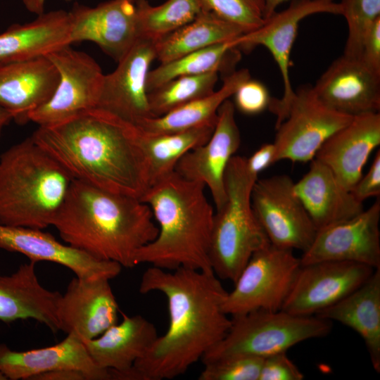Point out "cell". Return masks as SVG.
Here are the masks:
<instances>
[{
	"label": "cell",
	"instance_id": "obj_30",
	"mask_svg": "<svg viewBox=\"0 0 380 380\" xmlns=\"http://www.w3.org/2000/svg\"><path fill=\"white\" fill-rule=\"evenodd\" d=\"M215 126L204 125L173 133L150 134L132 125L134 138L147 163L149 186L174 172L184 154L205 144L210 138Z\"/></svg>",
	"mask_w": 380,
	"mask_h": 380
},
{
	"label": "cell",
	"instance_id": "obj_40",
	"mask_svg": "<svg viewBox=\"0 0 380 380\" xmlns=\"http://www.w3.org/2000/svg\"><path fill=\"white\" fill-rule=\"evenodd\" d=\"M355 198L363 203L370 197L380 196V151L376 153L367 173L360 179L350 191Z\"/></svg>",
	"mask_w": 380,
	"mask_h": 380
},
{
	"label": "cell",
	"instance_id": "obj_38",
	"mask_svg": "<svg viewBox=\"0 0 380 380\" xmlns=\"http://www.w3.org/2000/svg\"><path fill=\"white\" fill-rule=\"evenodd\" d=\"M234 95V106L246 115H256L264 111L272 99L265 85L251 78L243 82Z\"/></svg>",
	"mask_w": 380,
	"mask_h": 380
},
{
	"label": "cell",
	"instance_id": "obj_15",
	"mask_svg": "<svg viewBox=\"0 0 380 380\" xmlns=\"http://www.w3.org/2000/svg\"><path fill=\"white\" fill-rule=\"evenodd\" d=\"M154 59V43L138 39L118 62L117 68L104 75L96 108L136 126L146 119L153 118L149 107L146 82Z\"/></svg>",
	"mask_w": 380,
	"mask_h": 380
},
{
	"label": "cell",
	"instance_id": "obj_24",
	"mask_svg": "<svg viewBox=\"0 0 380 380\" xmlns=\"http://www.w3.org/2000/svg\"><path fill=\"white\" fill-rule=\"evenodd\" d=\"M35 262L20 265L9 275H0V321L32 319L52 332L60 331L58 308L61 293L39 282Z\"/></svg>",
	"mask_w": 380,
	"mask_h": 380
},
{
	"label": "cell",
	"instance_id": "obj_21",
	"mask_svg": "<svg viewBox=\"0 0 380 380\" xmlns=\"http://www.w3.org/2000/svg\"><path fill=\"white\" fill-rule=\"evenodd\" d=\"M0 248L25 255L30 261H49L63 265L81 279H112L121 272L117 262L97 260L43 229L0 224Z\"/></svg>",
	"mask_w": 380,
	"mask_h": 380
},
{
	"label": "cell",
	"instance_id": "obj_45",
	"mask_svg": "<svg viewBox=\"0 0 380 380\" xmlns=\"http://www.w3.org/2000/svg\"><path fill=\"white\" fill-rule=\"evenodd\" d=\"M12 120H13V114L8 110L0 106V138L4 128Z\"/></svg>",
	"mask_w": 380,
	"mask_h": 380
},
{
	"label": "cell",
	"instance_id": "obj_3",
	"mask_svg": "<svg viewBox=\"0 0 380 380\" xmlns=\"http://www.w3.org/2000/svg\"><path fill=\"white\" fill-rule=\"evenodd\" d=\"M153 218L139 198L73 179L52 226L67 244L129 268L137 251L157 236Z\"/></svg>",
	"mask_w": 380,
	"mask_h": 380
},
{
	"label": "cell",
	"instance_id": "obj_42",
	"mask_svg": "<svg viewBox=\"0 0 380 380\" xmlns=\"http://www.w3.org/2000/svg\"><path fill=\"white\" fill-rule=\"evenodd\" d=\"M276 149L273 143L262 144L250 158H246L248 172L258 178V174L276 163Z\"/></svg>",
	"mask_w": 380,
	"mask_h": 380
},
{
	"label": "cell",
	"instance_id": "obj_46",
	"mask_svg": "<svg viewBox=\"0 0 380 380\" xmlns=\"http://www.w3.org/2000/svg\"><path fill=\"white\" fill-rule=\"evenodd\" d=\"M287 0H265V20L271 16L274 12L276 8L283 2Z\"/></svg>",
	"mask_w": 380,
	"mask_h": 380
},
{
	"label": "cell",
	"instance_id": "obj_22",
	"mask_svg": "<svg viewBox=\"0 0 380 380\" xmlns=\"http://www.w3.org/2000/svg\"><path fill=\"white\" fill-rule=\"evenodd\" d=\"M379 144L380 113H365L353 117L332 134L315 158L329 167L341 185L351 191L362 177L371 153Z\"/></svg>",
	"mask_w": 380,
	"mask_h": 380
},
{
	"label": "cell",
	"instance_id": "obj_9",
	"mask_svg": "<svg viewBox=\"0 0 380 380\" xmlns=\"http://www.w3.org/2000/svg\"><path fill=\"white\" fill-rule=\"evenodd\" d=\"M251 200L254 215L272 245L303 253L309 248L317 229L289 176L258 179Z\"/></svg>",
	"mask_w": 380,
	"mask_h": 380
},
{
	"label": "cell",
	"instance_id": "obj_37",
	"mask_svg": "<svg viewBox=\"0 0 380 380\" xmlns=\"http://www.w3.org/2000/svg\"><path fill=\"white\" fill-rule=\"evenodd\" d=\"M263 358L232 356L204 363L199 380H258Z\"/></svg>",
	"mask_w": 380,
	"mask_h": 380
},
{
	"label": "cell",
	"instance_id": "obj_10",
	"mask_svg": "<svg viewBox=\"0 0 380 380\" xmlns=\"http://www.w3.org/2000/svg\"><path fill=\"white\" fill-rule=\"evenodd\" d=\"M46 56L57 69L58 82L51 98L30 113L29 121L51 125L96 108L104 77L96 61L70 45Z\"/></svg>",
	"mask_w": 380,
	"mask_h": 380
},
{
	"label": "cell",
	"instance_id": "obj_17",
	"mask_svg": "<svg viewBox=\"0 0 380 380\" xmlns=\"http://www.w3.org/2000/svg\"><path fill=\"white\" fill-rule=\"evenodd\" d=\"M68 13L70 43L94 42L117 62L139 39L134 0H109L95 7L76 4Z\"/></svg>",
	"mask_w": 380,
	"mask_h": 380
},
{
	"label": "cell",
	"instance_id": "obj_31",
	"mask_svg": "<svg viewBox=\"0 0 380 380\" xmlns=\"http://www.w3.org/2000/svg\"><path fill=\"white\" fill-rule=\"evenodd\" d=\"M238 26L202 11L192 21L154 43L156 59L167 63L189 53L236 39L243 34Z\"/></svg>",
	"mask_w": 380,
	"mask_h": 380
},
{
	"label": "cell",
	"instance_id": "obj_12",
	"mask_svg": "<svg viewBox=\"0 0 380 380\" xmlns=\"http://www.w3.org/2000/svg\"><path fill=\"white\" fill-rule=\"evenodd\" d=\"M352 118L323 104L312 86L300 87L295 91L286 118L276 127L273 143L276 162L311 161L322 144Z\"/></svg>",
	"mask_w": 380,
	"mask_h": 380
},
{
	"label": "cell",
	"instance_id": "obj_16",
	"mask_svg": "<svg viewBox=\"0 0 380 380\" xmlns=\"http://www.w3.org/2000/svg\"><path fill=\"white\" fill-rule=\"evenodd\" d=\"M234 115V104L228 99L218 109L210 138L184 154L175 169L182 177L202 182L208 186L216 210L226 201L225 170L241 144L240 131Z\"/></svg>",
	"mask_w": 380,
	"mask_h": 380
},
{
	"label": "cell",
	"instance_id": "obj_8",
	"mask_svg": "<svg viewBox=\"0 0 380 380\" xmlns=\"http://www.w3.org/2000/svg\"><path fill=\"white\" fill-rule=\"evenodd\" d=\"M300 266V259L291 250L270 243L257 251L234 282L232 291L227 292L223 311L233 317L259 310H281Z\"/></svg>",
	"mask_w": 380,
	"mask_h": 380
},
{
	"label": "cell",
	"instance_id": "obj_43",
	"mask_svg": "<svg viewBox=\"0 0 380 380\" xmlns=\"http://www.w3.org/2000/svg\"><path fill=\"white\" fill-rule=\"evenodd\" d=\"M32 380H89L81 371L73 369L55 370L34 376Z\"/></svg>",
	"mask_w": 380,
	"mask_h": 380
},
{
	"label": "cell",
	"instance_id": "obj_33",
	"mask_svg": "<svg viewBox=\"0 0 380 380\" xmlns=\"http://www.w3.org/2000/svg\"><path fill=\"white\" fill-rule=\"evenodd\" d=\"M235 49L236 46L233 39L160 63L158 67L148 72L146 82L148 93L181 76L220 71L228 53Z\"/></svg>",
	"mask_w": 380,
	"mask_h": 380
},
{
	"label": "cell",
	"instance_id": "obj_20",
	"mask_svg": "<svg viewBox=\"0 0 380 380\" xmlns=\"http://www.w3.org/2000/svg\"><path fill=\"white\" fill-rule=\"evenodd\" d=\"M73 369L89 380H112L110 370L98 367L88 353L83 340L74 333L56 345L25 351L11 350L0 343V372L10 380H32L46 372Z\"/></svg>",
	"mask_w": 380,
	"mask_h": 380
},
{
	"label": "cell",
	"instance_id": "obj_5",
	"mask_svg": "<svg viewBox=\"0 0 380 380\" xmlns=\"http://www.w3.org/2000/svg\"><path fill=\"white\" fill-rule=\"evenodd\" d=\"M73 178L30 137L0 156V224L52 226Z\"/></svg>",
	"mask_w": 380,
	"mask_h": 380
},
{
	"label": "cell",
	"instance_id": "obj_18",
	"mask_svg": "<svg viewBox=\"0 0 380 380\" xmlns=\"http://www.w3.org/2000/svg\"><path fill=\"white\" fill-rule=\"evenodd\" d=\"M109 281L75 277L69 282L58 303L61 331L89 340L118 323L119 308Z\"/></svg>",
	"mask_w": 380,
	"mask_h": 380
},
{
	"label": "cell",
	"instance_id": "obj_34",
	"mask_svg": "<svg viewBox=\"0 0 380 380\" xmlns=\"http://www.w3.org/2000/svg\"><path fill=\"white\" fill-rule=\"evenodd\" d=\"M219 71L181 76L171 80L148 93L153 117L163 115L173 109L213 93Z\"/></svg>",
	"mask_w": 380,
	"mask_h": 380
},
{
	"label": "cell",
	"instance_id": "obj_7",
	"mask_svg": "<svg viewBox=\"0 0 380 380\" xmlns=\"http://www.w3.org/2000/svg\"><path fill=\"white\" fill-rule=\"evenodd\" d=\"M225 336L202 357L203 363L232 356L265 358L287 352L304 341L327 336L332 322L317 315L301 316L283 310H255L233 316Z\"/></svg>",
	"mask_w": 380,
	"mask_h": 380
},
{
	"label": "cell",
	"instance_id": "obj_32",
	"mask_svg": "<svg viewBox=\"0 0 380 380\" xmlns=\"http://www.w3.org/2000/svg\"><path fill=\"white\" fill-rule=\"evenodd\" d=\"M201 11L198 0H167L156 6L147 0H138V39L156 43L192 21Z\"/></svg>",
	"mask_w": 380,
	"mask_h": 380
},
{
	"label": "cell",
	"instance_id": "obj_26",
	"mask_svg": "<svg viewBox=\"0 0 380 380\" xmlns=\"http://www.w3.org/2000/svg\"><path fill=\"white\" fill-rule=\"evenodd\" d=\"M308 172L294 183L298 196L317 229L350 219L363 204L343 187L331 169L314 158Z\"/></svg>",
	"mask_w": 380,
	"mask_h": 380
},
{
	"label": "cell",
	"instance_id": "obj_44",
	"mask_svg": "<svg viewBox=\"0 0 380 380\" xmlns=\"http://www.w3.org/2000/svg\"><path fill=\"white\" fill-rule=\"evenodd\" d=\"M25 8L33 13L40 15L44 12L46 0H22ZM69 1V0H67Z\"/></svg>",
	"mask_w": 380,
	"mask_h": 380
},
{
	"label": "cell",
	"instance_id": "obj_36",
	"mask_svg": "<svg viewBox=\"0 0 380 380\" xmlns=\"http://www.w3.org/2000/svg\"><path fill=\"white\" fill-rule=\"evenodd\" d=\"M202 11L211 12L240 27L244 34L265 22V0H198Z\"/></svg>",
	"mask_w": 380,
	"mask_h": 380
},
{
	"label": "cell",
	"instance_id": "obj_11",
	"mask_svg": "<svg viewBox=\"0 0 380 380\" xmlns=\"http://www.w3.org/2000/svg\"><path fill=\"white\" fill-rule=\"evenodd\" d=\"M341 15L339 3L335 0H293L289 7L274 12L257 30L234 39L236 48L251 49L263 46L272 55L279 69L284 84L280 99H271L269 108L277 115L276 127L286 118L295 96L291 83L290 56L300 22L316 13Z\"/></svg>",
	"mask_w": 380,
	"mask_h": 380
},
{
	"label": "cell",
	"instance_id": "obj_35",
	"mask_svg": "<svg viewBox=\"0 0 380 380\" xmlns=\"http://www.w3.org/2000/svg\"><path fill=\"white\" fill-rule=\"evenodd\" d=\"M339 5L348 25L343 55L360 60L363 40L380 18V0H341Z\"/></svg>",
	"mask_w": 380,
	"mask_h": 380
},
{
	"label": "cell",
	"instance_id": "obj_19",
	"mask_svg": "<svg viewBox=\"0 0 380 380\" xmlns=\"http://www.w3.org/2000/svg\"><path fill=\"white\" fill-rule=\"evenodd\" d=\"M312 89L328 108L350 116L379 113L380 75L357 58L342 55L328 67Z\"/></svg>",
	"mask_w": 380,
	"mask_h": 380
},
{
	"label": "cell",
	"instance_id": "obj_6",
	"mask_svg": "<svg viewBox=\"0 0 380 380\" xmlns=\"http://www.w3.org/2000/svg\"><path fill=\"white\" fill-rule=\"evenodd\" d=\"M258 179L248 172L246 158H231L224 174L227 198L214 214L210 238V262L218 278L234 282L252 255L270 243L251 206Z\"/></svg>",
	"mask_w": 380,
	"mask_h": 380
},
{
	"label": "cell",
	"instance_id": "obj_14",
	"mask_svg": "<svg viewBox=\"0 0 380 380\" xmlns=\"http://www.w3.org/2000/svg\"><path fill=\"white\" fill-rule=\"evenodd\" d=\"M380 200L355 217L317 230L301 265L348 261L380 268Z\"/></svg>",
	"mask_w": 380,
	"mask_h": 380
},
{
	"label": "cell",
	"instance_id": "obj_4",
	"mask_svg": "<svg viewBox=\"0 0 380 380\" xmlns=\"http://www.w3.org/2000/svg\"><path fill=\"white\" fill-rule=\"evenodd\" d=\"M205 187L175 171L148 186L140 200L149 206L158 232L137 251L135 265L213 271L209 251L215 213Z\"/></svg>",
	"mask_w": 380,
	"mask_h": 380
},
{
	"label": "cell",
	"instance_id": "obj_1",
	"mask_svg": "<svg viewBox=\"0 0 380 380\" xmlns=\"http://www.w3.org/2000/svg\"><path fill=\"white\" fill-rule=\"evenodd\" d=\"M139 291H157L167 300L169 324L146 355L117 380L172 379L184 374L227 334L231 319L222 310L227 291L213 271L151 266Z\"/></svg>",
	"mask_w": 380,
	"mask_h": 380
},
{
	"label": "cell",
	"instance_id": "obj_28",
	"mask_svg": "<svg viewBox=\"0 0 380 380\" xmlns=\"http://www.w3.org/2000/svg\"><path fill=\"white\" fill-rule=\"evenodd\" d=\"M316 315L357 332L365 342L373 368L380 372V268L348 296Z\"/></svg>",
	"mask_w": 380,
	"mask_h": 380
},
{
	"label": "cell",
	"instance_id": "obj_39",
	"mask_svg": "<svg viewBox=\"0 0 380 380\" xmlns=\"http://www.w3.org/2000/svg\"><path fill=\"white\" fill-rule=\"evenodd\" d=\"M304 375L286 352L263 358L258 380H302Z\"/></svg>",
	"mask_w": 380,
	"mask_h": 380
},
{
	"label": "cell",
	"instance_id": "obj_25",
	"mask_svg": "<svg viewBox=\"0 0 380 380\" xmlns=\"http://www.w3.org/2000/svg\"><path fill=\"white\" fill-rule=\"evenodd\" d=\"M120 323L111 326L96 338L83 340L94 363L108 369L112 380L129 371L143 357L158 336L153 323L140 315L129 316L121 312Z\"/></svg>",
	"mask_w": 380,
	"mask_h": 380
},
{
	"label": "cell",
	"instance_id": "obj_23",
	"mask_svg": "<svg viewBox=\"0 0 380 380\" xmlns=\"http://www.w3.org/2000/svg\"><path fill=\"white\" fill-rule=\"evenodd\" d=\"M58 82L57 69L47 56L0 63V106L17 123L25 124L30 113L51 98Z\"/></svg>",
	"mask_w": 380,
	"mask_h": 380
},
{
	"label": "cell",
	"instance_id": "obj_27",
	"mask_svg": "<svg viewBox=\"0 0 380 380\" xmlns=\"http://www.w3.org/2000/svg\"><path fill=\"white\" fill-rule=\"evenodd\" d=\"M69 13L51 11L33 21L13 24L0 34V63L26 61L46 56L70 45Z\"/></svg>",
	"mask_w": 380,
	"mask_h": 380
},
{
	"label": "cell",
	"instance_id": "obj_29",
	"mask_svg": "<svg viewBox=\"0 0 380 380\" xmlns=\"http://www.w3.org/2000/svg\"><path fill=\"white\" fill-rule=\"evenodd\" d=\"M249 78L248 70L235 71L225 77L217 91L177 107L163 115L146 119L137 127L150 134H166L204 125L215 126L221 104L234 95L239 87Z\"/></svg>",
	"mask_w": 380,
	"mask_h": 380
},
{
	"label": "cell",
	"instance_id": "obj_2",
	"mask_svg": "<svg viewBox=\"0 0 380 380\" xmlns=\"http://www.w3.org/2000/svg\"><path fill=\"white\" fill-rule=\"evenodd\" d=\"M31 137L74 179L139 199L149 186L147 163L132 125L103 110L38 126Z\"/></svg>",
	"mask_w": 380,
	"mask_h": 380
},
{
	"label": "cell",
	"instance_id": "obj_41",
	"mask_svg": "<svg viewBox=\"0 0 380 380\" xmlns=\"http://www.w3.org/2000/svg\"><path fill=\"white\" fill-rule=\"evenodd\" d=\"M360 60L372 71L380 75V18L374 23L363 40Z\"/></svg>",
	"mask_w": 380,
	"mask_h": 380
},
{
	"label": "cell",
	"instance_id": "obj_13",
	"mask_svg": "<svg viewBox=\"0 0 380 380\" xmlns=\"http://www.w3.org/2000/svg\"><path fill=\"white\" fill-rule=\"evenodd\" d=\"M375 270L348 261L301 265L281 310L296 315H316L359 287Z\"/></svg>",
	"mask_w": 380,
	"mask_h": 380
}]
</instances>
